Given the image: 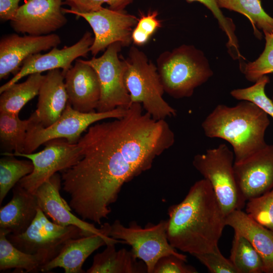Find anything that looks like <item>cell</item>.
<instances>
[{
    "mask_svg": "<svg viewBox=\"0 0 273 273\" xmlns=\"http://www.w3.org/2000/svg\"><path fill=\"white\" fill-rule=\"evenodd\" d=\"M132 103L125 115L90 126L77 144L82 157L62 171L69 205L83 220L101 224L123 185L149 170L174 144L165 120H157Z\"/></svg>",
    "mask_w": 273,
    "mask_h": 273,
    "instance_id": "cell-1",
    "label": "cell"
},
{
    "mask_svg": "<svg viewBox=\"0 0 273 273\" xmlns=\"http://www.w3.org/2000/svg\"><path fill=\"white\" fill-rule=\"evenodd\" d=\"M167 235L175 249L194 256L214 251L225 215L210 183L196 181L182 201L168 209Z\"/></svg>",
    "mask_w": 273,
    "mask_h": 273,
    "instance_id": "cell-2",
    "label": "cell"
},
{
    "mask_svg": "<svg viewBox=\"0 0 273 273\" xmlns=\"http://www.w3.org/2000/svg\"><path fill=\"white\" fill-rule=\"evenodd\" d=\"M268 115L253 103L242 101L234 106L219 104L202 123L205 135L219 138L232 147L235 163L264 148Z\"/></svg>",
    "mask_w": 273,
    "mask_h": 273,
    "instance_id": "cell-3",
    "label": "cell"
},
{
    "mask_svg": "<svg viewBox=\"0 0 273 273\" xmlns=\"http://www.w3.org/2000/svg\"><path fill=\"white\" fill-rule=\"evenodd\" d=\"M156 62L165 93L175 99L191 97L213 74L203 52L192 45L164 51Z\"/></svg>",
    "mask_w": 273,
    "mask_h": 273,
    "instance_id": "cell-4",
    "label": "cell"
},
{
    "mask_svg": "<svg viewBox=\"0 0 273 273\" xmlns=\"http://www.w3.org/2000/svg\"><path fill=\"white\" fill-rule=\"evenodd\" d=\"M124 60V83L131 103L141 104L145 111L157 120L176 116V110L163 98L165 92L156 65L135 46L130 48Z\"/></svg>",
    "mask_w": 273,
    "mask_h": 273,
    "instance_id": "cell-5",
    "label": "cell"
},
{
    "mask_svg": "<svg viewBox=\"0 0 273 273\" xmlns=\"http://www.w3.org/2000/svg\"><path fill=\"white\" fill-rule=\"evenodd\" d=\"M233 151L224 144L194 157L195 169L211 184L225 215L242 209L245 200L238 188L234 170Z\"/></svg>",
    "mask_w": 273,
    "mask_h": 273,
    "instance_id": "cell-6",
    "label": "cell"
},
{
    "mask_svg": "<svg viewBox=\"0 0 273 273\" xmlns=\"http://www.w3.org/2000/svg\"><path fill=\"white\" fill-rule=\"evenodd\" d=\"M167 228V220L156 224L149 222L144 228L135 221L125 226L116 220L111 225L109 236L130 245L134 256L145 264L147 272L153 273L157 261L164 256L173 255L187 261V256L178 252L169 243Z\"/></svg>",
    "mask_w": 273,
    "mask_h": 273,
    "instance_id": "cell-7",
    "label": "cell"
},
{
    "mask_svg": "<svg viewBox=\"0 0 273 273\" xmlns=\"http://www.w3.org/2000/svg\"><path fill=\"white\" fill-rule=\"evenodd\" d=\"M127 110L117 108L106 112L83 113L73 109L68 102L60 117L46 127L39 125L30 115L23 153H32L40 145L54 139H64L70 144H76L82 132L92 124L106 119L121 118Z\"/></svg>",
    "mask_w": 273,
    "mask_h": 273,
    "instance_id": "cell-8",
    "label": "cell"
},
{
    "mask_svg": "<svg viewBox=\"0 0 273 273\" xmlns=\"http://www.w3.org/2000/svg\"><path fill=\"white\" fill-rule=\"evenodd\" d=\"M83 236L82 231L77 226H63L51 221L40 208L23 233L7 236L13 245L24 252L40 257L44 264L57 256L69 240Z\"/></svg>",
    "mask_w": 273,
    "mask_h": 273,
    "instance_id": "cell-9",
    "label": "cell"
},
{
    "mask_svg": "<svg viewBox=\"0 0 273 273\" xmlns=\"http://www.w3.org/2000/svg\"><path fill=\"white\" fill-rule=\"evenodd\" d=\"M122 46L119 42L110 44L99 57L84 60L97 73L101 87V97L97 111L106 112L117 108L127 109L132 104L124 83L126 65L118 53Z\"/></svg>",
    "mask_w": 273,
    "mask_h": 273,
    "instance_id": "cell-10",
    "label": "cell"
},
{
    "mask_svg": "<svg viewBox=\"0 0 273 273\" xmlns=\"http://www.w3.org/2000/svg\"><path fill=\"white\" fill-rule=\"evenodd\" d=\"M44 144V149L35 153L5 152L2 154L25 157L32 161L34 166L32 172L23 177L18 184L33 194L54 174L69 168L82 157L77 143L70 144L65 139H57L50 140Z\"/></svg>",
    "mask_w": 273,
    "mask_h": 273,
    "instance_id": "cell-11",
    "label": "cell"
},
{
    "mask_svg": "<svg viewBox=\"0 0 273 273\" xmlns=\"http://www.w3.org/2000/svg\"><path fill=\"white\" fill-rule=\"evenodd\" d=\"M64 14H71L85 19L93 29L94 40L90 48L94 57L105 51L112 43L119 42L122 47L132 42L131 34L139 18L124 10L115 11L102 8L94 12L80 13L62 8Z\"/></svg>",
    "mask_w": 273,
    "mask_h": 273,
    "instance_id": "cell-12",
    "label": "cell"
},
{
    "mask_svg": "<svg viewBox=\"0 0 273 273\" xmlns=\"http://www.w3.org/2000/svg\"><path fill=\"white\" fill-rule=\"evenodd\" d=\"M63 5V0H26L10 21V25L17 33L36 36L51 34L67 23Z\"/></svg>",
    "mask_w": 273,
    "mask_h": 273,
    "instance_id": "cell-13",
    "label": "cell"
},
{
    "mask_svg": "<svg viewBox=\"0 0 273 273\" xmlns=\"http://www.w3.org/2000/svg\"><path fill=\"white\" fill-rule=\"evenodd\" d=\"M61 176L56 173L43 183L35 194L39 208L57 224L66 226L74 225L79 228L84 236L95 234L109 236L111 224L106 222L100 228L77 217L71 212L69 204L62 198L60 193Z\"/></svg>",
    "mask_w": 273,
    "mask_h": 273,
    "instance_id": "cell-14",
    "label": "cell"
},
{
    "mask_svg": "<svg viewBox=\"0 0 273 273\" xmlns=\"http://www.w3.org/2000/svg\"><path fill=\"white\" fill-rule=\"evenodd\" d=\"M94 37L86 31L81 38L74 44L59 49L53 48L48 53H37L28 57L23 62L18 72L7 82L0 87V94L20 79L31 74L62 69L65 74L72 66V63L80 57H86L90 52Z\"/></svg>",
    "mask_w": 273,
    "mask_h": 273,
    "instance_id": "cell-15",
    "label": "cell"
},
{
    "mask_svg": "<svg viewBox=\"0 0 273 273\" xmlns=\"http://www.w3.org/2000/svg\"><path fill=\"white\" fill-rule=\"evenodd\" d=\"M234 170L238 188L245 201L271 191L273 188V144H267L241 162H234Z\"/></svg>",
    "mask_w": 273,
    "mask_h": 273,
    "instance_id": "cell-16",
    "label": "cell"
},
{
    "mask_svg": "<svg viewBox=\"0 0 273 273\" xmlns=\"http://www.w3.org/2000/svg\"><path fill=\"white\" fill-rule=\"evenodd\" d=\"M61 42L60 37L54 33L4 35L0 40V79H7L10 74L16 75L30 56L57 47Z\"/></svg>",
    "mask_w": 273,
    "mask_h": 273,
    "instance_id": "cell-17",
    "label": "cell"
},
{
    "mask_svg": "<svg viewBox=\"0 0 273 273\" xmlns=\"http://www.w3.org/2000/svg\"><path fill=\"white\" fill-rule=\"evenodd\" d=\"M68 102L75 110L89 113L97 109L101 97L100 84L94 69L77 59L65 74Z\"/></svg>",
    "mask_w": 273,
    "mask_h": 273,
    "instance_id": "cell-18",
    "label": "cell"
},
{
    "mask_svg": "<svg viewBox=\"0 0 273 273\" xmlns=\"http://www.w3.org/2000/svg\"><path fill=\"white\" fill-rule=\"evenodd\" d=\"M123 243L107 235L95 234L69 240L53 259L41 266L40 271L48 272L57 268L65 273H83L82 265L95 250L109 244Z\"/></svg>",
    "mask_w": 273,
    "mask_h": 273,
    "instance_id": "cell-19",
    "label": "cell"
},
{
    "mask_svg": "<svg viewBox=\"0 0 273 273\" xmlns=\"http://www.w3.org/2000/svg\"><path fill=\"white\" fill-rule=\"evenodd\" d=\"M65 75L60 69L48 71L38 93L37 109L31 115L40 126L46 127L61 115L68 102Z\"/></svg>",
    "mask_w": 273,
    "mask_h": 273,
    "instance_id": "cell-20",
    "label": "cell"
},
{
    "mask_svg": "<svg viewBox=\"0 0 273 273\" xmlns=\"http://www.w3.org/2000/svg\"><path fill=\"white\" fill-rule=\"evenodd\" d=\"M12 199L0 210V230L9 234L23 233L39 208L37 197L18 183L13 188Z\"/></svg>",
    "mask_w": 273,
    "mask_h": 273,
    "instance_id": "cell-21",
    "label": "cell"
},
{
    "mask_svg": "<svg viewBox=\"0 0 273 273\" xmlns=\"http://www.w3.org/2000/svg\"><path fill=\"white\" fill-rule=\"evenodd\" d=\"M225 224L252 244L262 259L263 272L273 273V232L241 209L235 210L227 215Z\"/></svg>",
    "mask_w": 273,
    "mask_h": 273,
    "instance_id": "cell-22",
    "label": "cell"
},
{
    "mask_svg": "<svg viewBox=\"0 0 273 273\" xmlns=\"http://www.w3.org/2000/svg\"><path fill=\"white\" fill-rule=\"evenodd\" d=\"M116 244L106 245V248L94 257L87 273H144L147 272L145 264L137 260L132 251L125 248L117 250Z\"/></svg>",
    "mask_w": 273,
    "mask_h": 273,
    "instance_id": "cell-23",
    "label": "cell"
},
{
    "mask_svg": "<svg viewBox=\"0 0 273 273\" xmlns=\"http://www.w3.org/2000/svg\"><path fill=\"white\" fill-rule=\"evenodd\" d=\"M45 75L40 73L29 75L21 83H15L1 94L0 112L19 115L22 108L38 95Z\"/></svg>",
    "mask_w": 273,
    "mask_h": 273,
    "instance_id": "cell-24",
    "label": "cell"
},
{
    "mask_svg": "<svg viewBox=\"0 0 273 273\" xmlns=\"http://www.w3.org/2000/svg\"><path fill=\"white\" fill-rule=\"evenodd\" d=\"M7 235L0 230V270L14 268L17 272L40 271L41 266L44 265L42 259L17 248L8 240Z\"/></svg>",
    "mask_w": 273,
    "mask_h": 273,
    "instance_id": "cell-25",
    "label": "cell"
},
{
    "mask_svg": "<svg viewBox=\"0 0 273 273\" xmlns=\"http://www.w3.org/2000/svg\"><path fill=\"white\" fill-rule=\"evenodd\" d=\"M218 7L239 13L250 21L254 34L258 39L262 38L261 29L264 33H273V18L263 9L260 0H216Z\"/></svg>",
    "mask_w": 273,
    "mask_h": 273,
    "instance_id": "cell-26",
    "label": "cell"
},
{
    "mask_svg": "<svg viewBox=\"0 0 273 273\" xmlns=\"http://www.w3.org/2000/svg\"><path fill=\"white\" fill-rule=\"evenodd\" d=\"M30 119L21 120L19 115L0 112L1 148L5 152L24 153Z\"/></svg>",
    "mask_w": 273,
    "mask_h": 273,
    "instance_id": "cell-27",
    "label": "cell"
},
{
    "mask_svg": "<svg viewBox=\"0 0 273 273\" xmlns=\"http://www.w3.org/2000/svg\"><path fill=\"white\" fill-rule=\"evenodd\" d=\"M230 259L239 273L263 272V262L257 251L246 238L236 232Z\"/></svg>",
    "mask_w": 273,
    "mask_h": 273,
    "instance_id": "cell-28",
    "label": "cell"
},
{
    "mask_svg": "<svg viewBox=\"0 0 273 273\" xmlns=\"http://www.w3.org/2000/svg\"><path fill=\"white\" fill-rule=\"evenodd\" d=\"M15 157L5 155L0 159V204L9 191L33 170L31 160H18Z\"/></svg>",
    "mask_w": 273,
    "mask_h": 273,
    "instance_id": "cell-29",
    "label": "cell"
},
{
    "mask_svg": "<svg viewBox=\"0 0 273 273\" xmlns=\"http://www.w3.org/2000/svg\"><path fill=\"white\" fill-rule=\"evenodd\" d=\"M265 44L260 56L254 61L241 64L240 69L247 80L255 82L261 77L273 73V33H264Z\"/></svg>",
    "mask_w": 273,
    "mask_h": 273,
    "instance_id": "cell-30",
    "label": "cell"
},
{
    "mask_svg": "<svg viewBox=\"0 0 273 273\" xmlns=\"http://www.w3.org/2000/svg\"><path fill=\"white\" fill-rule=\"evenodd\" d=\"M269 81V77L264 75L256 80L253 85L233 89L230 94L237 100L253 103L273 119V101L265 93V86Z\"/></svg>",
    "mask_w": 273,
    "mask_h": 273,
    "instance_id": "cell-31",
    "label": "cell"
},
{
    "mask_svg": "<svg viewBox=\"0 0 273 273\" xmlns=\"http://www.w3.org/2000/svg\"><path fill=\"white\" fill-rule=\"evenodd\" d=\"M191 3L199 2L205 6L212 13L218 21L219 27L225 33L228 41L226 43L230 55L234 59L241 57L239 51V45L236 35V26L232 19L225 17L218 7L216 0H186Z\"/></svg>",
    "mask_w": 273,
    "mask_h": 273,
    "instance_id": "cell-32",
    "label": "cell"
},
{
    "mask_svg": "<svg viewBox=\"0 0 273 273\" xmlns=\"http://www.w3.org/2000/svg\"><path fill=\"white\" fill-rule=\"evenodd\" d=\"M246 213L273 232V190L248 200Z\"/></svg>",
    "mask_w": 273,
    "mask_h": 273,
    "instance_id": "cell-33",
    "label": "cell"
},
{
    "mask_svg": "<svg viewBox=\"0 0 273 273\" xmlns=\"http://www.w3.org/2000/svg\"><path fill=\"white\" fill-rule=\"evenodd\" d=\"M157 11H150L147 14H141L133 29L132 42L137 46H143L148 42L151 37L162 26L157 16Z\"/></svg>",
    "mask_w": 273,
    "mask_h": 273,
    "instance_id": "cell-34",
    "label": "cell"
},
{
    "mask_svg": "<svg viewBox=\"0 0 273 273\" xmlns=\"http://www.w3.org/2000/svg\"><path fill=\"white\" fill-rule=\"evenodd\" d=\"M133 0H63V4L70 7V10L80 13H87L101 9L103 4L115 11H123Z\"/></svg>",
    "mask_w": 273,
    "mask_h": 273,
    "instance_id": "cell-35",
    "label": "cell"
},
{
    "mask_svg": "<svg viewBox=\"0 0 273 273\" xmlns=\"http://www.w3.org/2000/svg\"><path fill=\"white\" fill-rule=\"evenodd\" d=\"M194 256L211 273H239L230 259L222 255L218 247L212 252Z\"/></svg>",
    "mask_w": 273,
    "mask_h": 273,
    "instance_id": "cell-36",
    "label": "cell"
},
{
    "mask_svg": "<svg viewBox=\"0 0 273 273\" xmlns=\"http://www.w3.org/2000/svg\"><path fill=\"white\" fill-rule=\"evenodd\" d=\"M187 261L173 255L164 256L156 263L153 273H196L192 266L186 264Z\"/></svg>",
    "mask_w": 273,
    "mask_h": 273,
    "instance_id": "cell-37",
    "label": "cell"
},
{
    "mask_svg": "<svg viewBox=\"0 0 273 273\" xmlns=\"http://www.w3.org/2000/svg\"><path fill=\"white\" fill-rule=\"evenodd\" d=\"M21 0H0V20L11 21L15 15Z\"/></svg>",
    "mask_w": 273,
    "mask_h": 273,
    "instance_id": "cell-38",
    "label": "cell"
},
{
    "mask_svg": "<svg viewBox=\"0 0 273 273\" xmlns=\"http://www.w3.org/2000/svg\"><path fill=\"white\" fill-rule=\"evenodd\" d=\"M272 101H273V96H272Z\"/></svg>",
    "mask_w": 273,
    "mask_h": 273,
    "instance_id": "cell-39",
    "label": "cell"
}]
</instances>
